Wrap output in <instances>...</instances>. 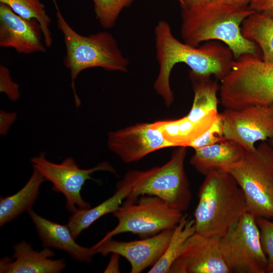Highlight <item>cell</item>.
<instances>
[{"instance_id": "obj_1", "label": "cell", "mask_w": 273, "mask_h": 273, "mask_svg": "<svg viewBox=\"0 0 273 273\" xmlns=\"http://www.w3.org/2000/svg\"><path fill=\"white\" fill-rule=\"evenodd\" d=\"M154 35L159 72L153 88L167 107L174 100L170 76L176 64L184 63L196 73L214 75L220 81L231 69L233 54L221 41H208L198 47L189 45L177 39L172 34L169 24L164 20L157 23Z\"/></svg>"}, {"instance_id": "obj_2", "label": "cell", "mask_w": 273, "mask_h": 273, "mask_svg": "<svg viewBox=\"0 0 273 273\" xmlns=\"http://www.w3.org/2000/svg\"><path fill=\"white\" fill-rule=\"evenodd\" d=\"M254 12L232 0L181 10L180 35L183 42L194 47L210 40L221 41L230 49L234 59L245 53L261 54L257 45L241 33L242 23Z\"/></svg>"}, {"instance_id": "obj_3", "label": "cell", "mask_w": 273, "mask_h": 273, "mask_svg": "<svg viewBox=\"0 0 273 273\" xmlns=\"http://www.w3.org/2000/svg\"><path fill=\"white\" fill-rule=\"evenodd\" d=\"M52 1L56 10L57 27L63 35L65 46L63 62L70 72L71 87L78 107L81 102L76 93L75 80L81 72L100 67L109 71L125 72L129 61L111 33L101 31L88 36L78 33L64 18L56 0Z\"/></svg>"}, {"instance_id": "obj_4", "label": "cell", "mask_w": 273, "mask_h": 273, "mask_svg": "<svg viewBox=\"0 0 273 273\" xmlns=\"http://www.w3.org/2000/svg\"><path fill=\"white\" fill-rule=\"evenodd\" d=\"M205 176L194 212L196 233L220 237L247 212L246 201L229 173L214 171Z\"/></svg>"}, {"instance_id": "obj_5", "label": "cell", "mask_w": 273, "mask_h": 273, "mask_svg": "<svg viewBox=\"0 0 273 273\" xmlns=\"http://www.w3.org/2000/svg\"><path fill=\"white\" fill-rule=\"evenodd\" d=\"M220 82V101L225 108L273 103V62L263 61L261 54L245 53L234 59Z\"/></svg>"}, {"instance_id": "obj_6", "label": "cell", "mask_w": 273, "mask_h": 273, "mask_svg": "<svg viewBox=\"0 0 273 273\" xmlns=\"http://www.w3.org/2000/svg\"><path fill=\"white\" fill-rule=\"evenodd\" d=\"M186 154V147H178L162 165L145 170L127 171L120 180L132 188L128 197L154 196L182 212L187 210L191 192L184 168Z\"/></svg>"}, {"instance_id": "obj_7", "label": "cell", "mask_w": 273, "mask_h": 273, "mask_svg": "<svg viewBox=\"0 0 273 273\" xmlns=\"http://www.w3.org/2000/svg\"><path fill=\"white\" fill-rule=\"evenodd\" d=\"M226 172L242 190L247 212L256 218L273 219V147L262 142Z\"/></svg>"}, {"instance_id": "obj_8", "label": "cell", "mask_w": 273, "mask_h": 273, "mask_svg": "<svg viewBox=\"0 0 273 273\" xmlns=\"http://www.w3.org/2000/svg\"><path fill=\"white\" fill-rule=\"evenodd\" d=\"M113 214L118 220L117 225L95 246L124 233L148 237L173 229L184 215L159 198L147 195L127 197Z\"/></svg>"}, {"instance_id": "obj_9", "label": "cell", "mask_w": 273, "mask_h": 273, "mask_svg": "<svg viewBox=\"0 0 273 273\" xmlns=\"http://www.w3.org/2000/svg\"><path fill=\"white\" fill-rule=\"evenodd\" d=\"M219 246L231 272H266L267 258L256 218L251 213L245 212L220 237Z\"/></svg>"}, {"instance_id": "obj_10", "label": "cell", "mask_w": 273, "mask_h": 273, "mask_svg": "<svg viewBox=\"0 0 273 273\" xmlns=\"http://www.w3.org/2000/svg\"><path fill=\"white\" fill-rule=\"evenodd\" d=\"M31 162L33 167L38 170L46 180L52 183L54 191L61 193L65 196L66 208L71 213L77 209L76 206L84 209L91 207L82 198L81 191L87 180L96 181L91 176L93 173L98 171L116 173L114 167L106 161L89 169H81L71 157H68L57 164L48 160L43 152L32 158Z\"/></svg>"}, {"instance_id": "obj_11", "label": "cell", "mask_w": 273, "mask_h": 273, "mask_svg": "<svg viewBox=\"0 0 273 273\" xmlns=\"http://www.w3.org/2000/svg\"><path fill=\"white\" fill-rule=\"evenodd\" d=\"M221 114L225 138L235 141L247 152L254 151L256 142L273 138V103L225 108Z\"/></svg>"}, {"instance_id": "obj_12", "label": "cell", "mask_w": 273, "mask_h": 273, "mask_svg": "<svg viewBox=\"0 0 273 273\" xmlns=\"http://www.w3.org/2000/svg\"><path fill=\"white\" fill-rule=\"evenodd\" d=\"M218 237L195 233L185 242L169 273H229Z\"/></svg>"}, {"instance_id": "obj_13", "label": "cell", "mask_w": 273, "mask_h": 273, "mask_svg": "<svg viewBox=\"0 0 273 273\" xmlns=\"http://www.w3.org/2000/svg\"><path fill=\"white\" fill-rule=\"evenodd\" d=\"M107 146L125 163L137 162L154 151L173 147L150 123H139L109 132Z\"/></svg>"}, {"instance_id": "obj_14", "label": "cell", "mask_w": 273, "mask_h": 273, "mask_svg": "<svg viewBox=\"0 0 273 273\" xmlns=\"http://www.w3.org/2000/svg\"><path fill=\"white\" fill-rule=\"evenodd\" d=\"M173 229L165 230L146 238L131 241H118L111 239L92 247L97 254L100 253L104 256L115 253L124 257L130 264V272L140 273L152 266L161 257Z\"/></svg>"}, {"instance_id": "obj_15", "label": "cell", "mask_w": 273, "mask_h": 273, "mask_svg": "<svg viewBox=\"0 0 273 273\" xmlns=\"http://www.w3.org/2000/svg\"><path fill=\"white\" fill-rule=\"evenodd\" d=\"M41 27L37 20L27 19L0 3V47L12 48L20 53L47 51L42 43Z\"/></svg>"}, {"instance_id": "obj_16", "label": "cell", "mask_w": 273, "mask_h": 273, "mask_svg": "<svg viewBox=\"0 0 273 273\" xmlns=\"http://www.w3.org/2000/svg\"><path fill=\"white\" fill-rule=\"evenodd\" d=\"M14 250L13 258L1 259V273H58L66 267L64 259H50L55 253L48 248L34 250L30 243L22 240L14 246Z\"/></svg>"}, {"instance_id": "obj_17", "label": "cell", "mask_w": 273, "mask_h": 273, "mask_svg": "<svg viewBox=\"0 0 273 273\" xmlns=\"http://www.w3.org/2000/svg\"><path fill=\"white\" fill-rule=\"evenodd\" d=\"M44 248L53 247L69 254L80 262L90 263L97 254L92 247H84L78 244L67 225L48 220L37 214L32 209L28 211Z\"/></svg>"}, {"instance_id": "obj_18", "label": "cell", "mask_w": 273, "mask_h": 273, "mask_svg": "<svg viewBox=\"0 0 273 273\" xmlns=\"http://www.w3.org/2000/svg\"><path fill=\"white\" fill-rule=\"evenodd\" d=\"M246 151L231 140L195 149L190 164L200 173L207 175L214 171H224L239 161Z\"/></svg>"}, {"instance_id": "obj_19", "label": "cell", "mask_w": 273, "mask_h": 273, "mask_svg": "<svg viewBox=\"0 0 273 273\" xmlns=\"http://www.w3.org/2000/svg\"><path fill=\"white\" fill-rule=\"evenodd\" d=\"M219 115L218 111H212L197 121L186 116L175 120L156 121L153 125L173 147H187L209 129Z\"/></svg>"}, {"instance_id": "obj_20", "label": "cell", "mask_w": 273, "mask_h": 273, "mask_svg": "<svg viewBox=\"0 0 273 273\" xmlns=\"http://www.w3.org/2000/svg\"><path fill=\"white\" fill-rule=\"evenodd\" d=\"M131 191L130 185L120 180L116 184L114 194L99 205L88 209H75L66 224L73 237L76 239L82 231L88 228L102 216L115 212L124 200L129 196Z\"/></svg>"}, {"instance_id": "obj_21", "label": "cell", "mask_w": 273, "mask_h": 273, "mask_svg": "<svg viewBox=\"0 0 273 273\" xmlns=\"http://www.w3.org/2000/svg\"><path fill=\"white\" fill-rule=\"evenodd\" d=\"M46 180L41 173L33 168L30 178L20 190L13 195L1 197V226L32 209L39 195L40 187Z\"/></svg>"}, {"instance_id": "obj_22", "label": "cell", "mask_w": 273, "mask_h": 273, "mask_svg": "<svg viewBox=\"0 0 273 273\" xmlns=\"http://www.w3.org/2000/svg\"><path fill=\"white\" fill-rule=\"evenodd\" d=\"M212 75H203L190 71L189 77L194 93L192 108L187 115L193 121H197L212 111H218L217 94L220 85Z\"/></svg>"}, {"instance_id": "obj_23", "label": "cell", "mask_w": 273, "mask_h": 273, "mask_svg": "<svg viewBox=\"0 0 273 273\" xmlns=\"http://www.w3.org/2000/svg\"><path fill=\"white\" fill-rule=\"evenodd\" d=\"M241 30L244 37L257 45L262 60L273 62V19L254 12L243 21Z\"/></svg>"}, {"instance_id": "obj_24", "label": "cell", "mask_w": 273, "mask_h": 273, "mask_svg": "<svg viewBox=\"0 0 273 273\" xmlns=\"http://www.w3.org/2000/svg\"><path fill=\"white\" fill-rule=\"evenodd\" d=\"M196 233L194 219L184 214L180 222L175 226L163 255L151 267L149 273H168L186 240Z\"/></svg>"}, {"instance_id": "obj_25", "label": "cell", "mask_w": 273, "mask_h": 273, "mask_svg": "<svg viewBox=\"0 0 273 273\" xmlns=\"http://www.w3.org/2000/svg\"><path fill=\"white\" fill-rule=\"evenodd\" d=\"M0 3L7 5L14 13L24 18L37 20L41 27L46 47L52 46L53 38L49 28L51 20L44 5L39 0H0Z\"/></svg>"}, {"instance_id": "obj_26", "label": "cell", "mask_w": 273, "mask_h": 273, "mask_svg": "<svg viewBox=\"0 0 273 273\" xmlns=\"http://www.w3.org/2000/svg\"><path fill=\"white\" fill-rule=\"evenodd\" d=\"M92 1L96 18L101 25L105 29L113 27L121 11L129 7L133 2V0Z\"/></svg>"}, {"instance_id": "obj_27", "label": "cell", "mask_w": 273, "mask_h": 273, "mask_svg": "<svg viewBox=\"0 0 273 273\" xmlns=\"http://www.w3.org/2000/svg\"><path fill=\"white\" fill-rule=\"evenodd\" d=\"M261 245L267 258L266 272L273 273V221L265 218H257Z\"/></svg>"}, {"instance_id": "obj_28", "label": "cell", "mask_w": 273, "mask_h": 273, "mask_svg": "<svg viewBox=\"0 0 273 273\" xmlns=\"http://www.w3.org/2000/svg\"><path fill=\"white\" fill-rule=\"evenodd\" d=\"M226 140L223 134V121L221 114L213 125L201 136L192 142L190 147L196 149L210 146Z\"/></svg>"}, {"instance_id": "obj_29", "label": "cell", "mask_w": 273, "mask_h": 273, "mask_svg": "<svg viewBox=\"0 0 273 273\" xmlns=\"http://www.w3.org/2000/svg\"><path fill=\"white\" fill-rule=\"evenodd\" d=\"M0 92L6 94L13 102L17 101L20 97L19 85L12 80L9 69L2 65L0 66Z\"/></svg>"}, {"instance_id": "obj_30", "label": "cell", "mask_w": 273, "mask_h": 273, "mask_svg": "<svg viewBox=\"0 0 273 273\" xmlns=\"http://www.w3.org/2000/svg\"><path fill=\"white\" fill-rule=\"evenodd\" d=\"M248 7L255 13L273 19V0H250Z\"/></svg>"}, {"instance_id": "obj_31", "label": "cell", "mask_w": 273, "mask_h": 273, "mask_svg": "<svg viewBox=\"0 0 273 273\" xmlns=\"http://www.w3.org/2000/svg\"><path fill=\"white\" fill-rule=\"evenodd\" d=\"M17 118L16 112L0 111V134L6 135Z\"/></svg>"}, {"instance_id": "obj_32", "label": "cell", "mask_w": 273, "mask_h": 273, "mask_svg": "<svg viewBox=\"0 0 273 273\" xmlns=\"http://www.w3.org/2000/svg\"><path fill=\"white\" fill-rule=\"evenodd\" d=\"M181 10L191 8L205 5L217 0H177Z\"/></svg>"}, {"instance_id": "obj_33", "label": "cell", "mask_w": 273, "mask_h": 273, "mask_svg": "<svg viewBox=\"0 0 273 273\" xmlns=\"http://www.w3.org/2000/svg\"><path fill=\"white\" fill-rule=\"evenodd\" d=\"M111 259L108 265L105 270V272H119L118 267L119 255L112 253Z\"/></svg>"}, {"instance_id": "obj_34", "label": "cell", "mask_w": 273, "mask_h": 273, "mask_svg": "<svg viewBox=\"0 0 273 273\" xmlns=\"http://www.w3.org/2000/svg\"><path fill=\"white\" fill-rule=\"evenodd\" d=\"M242 7H248L250 0H232Z\"/></svg>"}, {"instance_id": "obj_35", "label": "cell", "mask_w": 273, "mask_h": 273, "mask_svg": "<svg viewBox=\"0 0 273 273\" xmlns=\"http://www.w3.org/2000/svg\"><path fill=\"white\" fill-rule=\"evenodd\" d=\"M268 143L273 147V138L268 140Z\"/></svg>"}]
</instances>
